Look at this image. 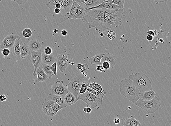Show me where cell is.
<instances>
[{
	"mask_svg": "<svg viewBox=\"0 0 171 126\" xmlns=\"http://www.w3.org/2000/svg\"><path fill=\"white\" fill-rule=\"evenodd\" d=\"M75 0H48L46 5L54 22L62 23L68 19L71 6Z\"/></svg>",
	"mask_w": 171,
	"mask_h": 126,
	"instance_id": "obj_1",
	"label": "cell"
},
{
	"mask_svg": "<svg viewBox=\"0 0 171 126\" xmlns=\"http://www.w3.org/2000/svg\"><path fill=\"white\" fill-rule=\"evenodd\" d=\"M105 9H94L86 10L82 20L88 25L90 29L94 28L99 34L105 30Z\"/></svg>",
	"mask_w": 171,
	"mask_h": 126,
	"instance_id": "obj_2",
	"label": "cell"
},
{
	"mask_svg": "<svg viewBox=\"0 0 171 126\" xmlns=\"http://www.w3.org/2000/svg\"><path fill=\"white\" fill-rule=\"evenodd\" d=\"M104 9L105 30L121 26L122 20L126 15L124 8L118 10Z\"/></svg>",
	"mask_w": 171,
	"mask_h": 126,
	"instance_id": "obj_3",
	"label": "cell"
},
{
	"mask_svg": "<svg viewBox=\"0 0 171 126\" xmlns=\"http://www.w3.org/2000/svg\"><path fill=\"white\" fill-rule=\"evenodd\" d=\"M119 86L121 94L128 100L134 103L139 100L140 92L131 80L127 78L122 80Z\"/></svg>",
	"mask_w": 171,
	"mask_h": 126,
	"instance_id": "obj_4",
	"label": "cell"
},
{
	"mask_svg": "<svg viewBox=\"0 0 171 126\" xmlns=\"http://www.w3.org/2000/svg\"><path fill=\"white\" fill-rule=\"evenodd\" d=\"M129 79L132 81L140 93L153 90L150 80L146 75L142 73H132L129 75Z\"/></svg>",
	"mask_w": 171,
	"mask_h": 126,
	"instance_id": "obj_5",
	"label": "cell"
},
{
	"mask_svg": "<svg viewBox=\"0 0 171 126\" xmlns=\"http://www.w3.org/2000/svg\"><path fill=\"white\" fill-rule=\"evenodd\" d=\"M134 104L150 114H153L159 110L161 103L159 98L156 96L153 100L147 101L139 99Z\"/></svg>",
	"mask_w": 171,
	"mask_h": 126,
	"instance_id": "obj_6",
	"label": "cell"
},
{
	"mask_svg": "<svg viewBox=\"0 0 171 126\" xmlns=\"http://www.w3.org/2000/svg\"><path fill=\"white\" fill-rule=\"evenodd\" d=\"M85 75L82 74L76 75L68 84L66 85V88L69 92L73 94L77 101L79 100L78 96L81 86L84 81L86 76Z\"/></svg>",
	"mask_w": 171,
	"mask_h": 126,
	"instance_id": "obj_7",
	"label": "cell"
},
{
	"mask_svg": "<svg viewBox=\"0 0 171 126\" xmlns=\"http://www.w3.org/2000/svg\"><path fill=\"white\" fill-rule=\"evenodd\" d=\"M78 99L83 101L87 104V107L92 110L96 108L100 104L99 98L87 91L84 93L79 94Z\"/></svg>",
	"mask_w": 171,
	"mask_h": 126,
	"instance_id": "obj_8",
	"label": "cell"
},
{
	"mask_svg": "<svg viewBox=\"0 0 171 126\" xmlns=\"http://www.w3.org/2000/svg\"><path fill=\"white\" fill-rule=\"evenodd\" d=\"M51 94L64 97L69 92L67 88L63 85V81H58L50 89Z\"/></svg>",
	"mask_w": 171,
	"mask_h": 126,
	"instance_id": "obj_9",
	"label": "cell"
},
{
	"mask_svg": "<svg viewBox=\"0 0 171 126\" xmlns=\"http://www.w3.org/2000/svg\"><path fill=\"white\" fill-rule=\"evenodd\" d=\"M21 37L17 35L10 34L6 36L1 43L0 47L1 49H10L13 47L17 39H21Z\"/></svg>",
	"mask_w": 171,
	"mask_h": 126,
	"instance_id": "obj_10",
	"label": "cell"
},
{
	"mask_svg": "<svg viewBox=\"0 0 171 126\" xmlns=\"http://www.w3.org/2000/svg\"><path fill=\"white\" fill-rule=\"evenodd\" d=\"M42 52L41 50L37 51L31 52V61L34 67V72L33 75L34 76H36V70L40 66L41 64Z\"/></svg>",
	"mask_w": 171,
	"mask_h": 126,
	"instance_id": "obj_11",
	"label": "cell"
},
{
	"mask_svg": "<svg viewBox=\"0 0 171 126\" xmlns=\"http://www.w3.org/2000/svg\"><path fill=\"white\" fill-rule=\"evenodd\" d=\"M68 61V60L66 54H60L57 56L56 58L57 67L62 73L64 72L67 68Z\"/></svg>",
	"mask_w": 171,
	"mask_h": 126,
	"instance_id": "obj_12",
	"label": "cell"
},
{
	"mask_svg": "<svg viewBox=\"0 0 171 126\" xmlns=\"http://www.w3.org/2000/svg\"><path fill=\"white\" fill-rule=\"evenodd\" d=\"M75 1L86 9L96 6L102 2L101 0H75Z\"/></svg>",
	"mask_w": 171,
	"mask_h": 126,
	"instance_id": "obj_13",
	"label": "cell"
},
{
	"mask_svg": "<svg viewBox=\"0 0 171 126\" xmlns=\"http://www.w3.org/2000/svg\"><path fill=\"white\" fill-rule=\"evenodd\" d=\"M120 7L118 6L115 4L111 3L102 2L100 5L97 6L93 7V8H87L86 10H89L94 9H107L109 10H118L121 8Z\"/></svg>",
	"mask_w": 171,
	"mask_h": 126,
	"instance_id": "obj_14",
	"label": "cell"
},
{
	"mask_svg": "<svg viewBox=\"0 0 171 126\" xmlns=\"http://www.w3.org/2000/svg\"><path fill=\"white\" fill-rule=\"evenodd\" d=\"M120 123L122 126H141L140 121L133 116L130 118H123Z\"/></svg>",
	"mask_w": 171,
	"mask_h": 126,
	"instance_id": "obj_15",
	"label": "cell"
},
{
	"mask_svg": "<svg viewBox=\"0 0 171 126\" xmlns=\"http://www.w3.org/2000/svg\"><path fill=\"white\" fill-rule=\"evenodd\" d=\"M48 100H51L53 101L59 105L62 108V109L67 107L65 104L64 100V97L58 95L51 94L50 93L48 95Z\"/></svg>",
	"mask_w": 171,
	"mask_h": 126,
	"instance_id": "obj_16",
	"label": "cell"
},
{
	"mask_svg": "<svg viewBox=\"0 0 171 126\" xmlns=\"http://www.w3.org/2000/svg\"><path fill=\"white\" fill-rule=\"evenodd\" d=\"M156 96H157L156 94L154 91L149 90L140 93L139 99L147 101L153 100Z\"/></svg>",
	"mask_w": 171,
	"mask_h": 126,
	"instance_id": "obj_17",
	"label": "cell"
},
{
	"mask_svg": "<svg viewBox=\"0 0 171 126\" xmlns=\"http://www.w3.org/2000/svg\"><path fill=\"white\" fill-rule=\"evenodd\" d=\"M42 111L44 114L51 117H53L57 113L54 111L48 100L44 102L43 105Z\"/></svg>",
	"mask_w": 171,
	"mask_h": 126,
	"instance_id": "obj_18",
	"label": "cell"
},
{
	"mask_svg": "<svg viewBox=\"0 0 171 126\" xmlns=\"http://www.w3.org/2000/svg\"><path fill=\"white\" fill-rule=\"evenodd\" d=\"M104 61H107L110 64L111 68H113L116 63V59L114 56L111 53H107L104 54L101 59V64Z\"/></svg>",
	"mask_w": 171,
	"mask_h": 126,
	"instance_id": "obj_19",
	"label": "cell"
},
{
	"mask_svg": "<svg viewBox=\"0 0 171 126\" xmlns=\"http://www.w3.org/2000/svg\"><path fill=\"white\" fill-rule=\"evenodd\" d=\"M78 3L75 1L71 6L68 17V19H78L77 11Z\"/></svg>",
	"mask_w": 171,
	"mask_h": 126,
	"instance_id": "obj_20",
	"label": "cell"
},
{
	"mask_svg": "<svg viewBox=\"0 0 171 126\" xmlns=\"http://www.w3.org/2000/svg\"><path fill=\"white\" fill-rule=\"evenodd\" d=\"M56 57L51 55H46L44 53L42 54V62L44 64L52 65L56 62Z\"/></svg>",
	"mask_w": 171,
	"mask_h": 126,
	"instance_id": "obj_21",
	"label": "cell"
},
{
	"mask_svg": "<svg viewBox=\"0 0 171 126\" xmlns=\"http://www.w3.org/2000/svg\"><path fill=\"white\" fill-rule=\"evenodd\" d=\"M36 73L37 75L36 80V82H37L45 81L48 78V75L44 72L42 67L40 66L37 68Z\"/></svg>",
	"mask_w": 171,
	"mask_h": 126,
	"instance_id": "obj_22",
	"label": "cell"
},
{
	"mask_svg": "<svg viewBox=\"0 0 171 126\" xmlns=\"http://www.w3.org/2000/svg\"><path fill=\"white\" fill-rule=\"evenodd\" d=\"M64 100L67 106H70L75 104L77 101L73 94L69 92L64 97Z\"/></svg>",
	"mask_w": 171,
	"mask_h": 126,
	"instance_id": "obj_23",
	"label": "cell"
},
{
	"mask_svg": "<svg viewBox=\"0 0 171 126\" xmlns=\"http://www.w3.org/2000/svg\"><path fill=\"white\" fill-rule=\"evenodd\" d=\"M28 45L30 52L38 51L40 50L42 47L41 43L35 39L30 40Z\"/></svg>",
	"mask_w": 171,
	"mask_h": 126,
	"instance_id": "obj_24",
	"label": "cell"
},
{
	"mask_svg": "<svg viewBox=\"0 0 171 126\" xmlns=\"http://www.w3.org/2000/svg\"><path fill=\"white\" fill-rule=\"evenodd\" d=\"M31 53L29 49L28 45L25 43H21L20 45V57L22 59H24L26 56Z\"/></svg>",
	"mask_w": 171,
	"mask_h": 126,
	"instance_id": "obj_25",
	"label": "cell"
},
{
	"mask_svg": "<svg viewBox=\"0 0 171 126\" xmlns=\"http://www.w3.org/2000/svg\"><path fill=\"white\" fill-rule=\"evenodd\" d=\"M105 54L99 53L89 58L88 62L91 65H101V61Z\"/></svg>",
	"mask_w": 171,
	"mask_h": 126,
	"instance_id": "obj_26",
	"label": "cell"
},
{
	"mask_svg": "<svg viewBox=\"0 0 171 126\" xmlns=\"http://www.w3.org/2000/svg\"><path fill=\"white\" fill-rule=\"evenodd\" d=\"M21 42V39H17L12 47L14 54L18 58L20 57V45Z\"/></svg>",
	"mask_w": 171,
	"mask_h": 126,
	"instance_id": "obj_27",
	"label": "cell"
},
{
	"mask_svg": "<svg viewBox=\"0 0 171 126\" xmlns=\"http://www.w3.org/2000/svg\"><path fill=\"white\" fill-rule=\"evenodd\" d=\"M87 91L90 92L93 94L95 95V96L98 97V98L100 99V104H102L103 98L104 96L106 94V93L105 92H102V93H100L94 90V89H92L91 88L89 87H87Z\"/></svg>",
	"mask_w": 171,
	"mask_h": 126,
	"instance_id": "obj_28",
	"label": "cell"
},
{
	"mask_svg": "<svg viewBox=\"0 0 171 126\" xmlns=\"http://www.w3.org/2000/svg\"><path fill=\"white\" fill-rule=\"evenodd\" d=\"M86 83L87 87L88 86L96 91L100 92V93L103 92L102 87L99 84L96 83V82H94L93 83H90V82L86 81Z\"/></svg>",
	"mask_w": 171,
	"mask_h": 126,
	"instance_id": "obj_29",
	"label": "cell"
},
{
	"mask_svg": "<svg viewBox=\"0 0 171 126\" xmlns=\"http://www.w3.org/2000/svg\"><path fill=\"white\" fill-rule=\"evenodd\" d=\"M51 65L44 64L42 67L44 72L48 75V78H50L52 77L54 75L51 69Z\"/></svg>",
	"mask_w": 171,
	"mask_h": 126,
	"instance_id": "obj_30",
	"label": "cell"
},
{
	"mask_svg": "<svg viewBox=\"0 0 171 126\" xmlns=\"http://www.w3.org/2000/svg\"><path fill=\"white\" fill-rule=\"evenodd\" d=\"M86 9L83 7L80 6L78 4L77 5V11H78V19H83L85 14Z\"/></svg>",
	"mask_w": 171,
	"mask_h": 126,
	"instance_id": "obj_31",
	"label": "cell"
},
{
	"mask_svg": "<svg viewBox=\"0 0 171 126\" xmlns=\"http://www.w3.org/2000/svg\"><path fill=\"white\" fill-rule=\"evenodd\" d=\"M48 101L50 105L53 109L54 111L56 113H57L60 110L63 109L59 105L55 103V102L54 101H53L51 100H48Z\"/></svg>",
	"mask_w": 171,
	"mask_h": 126,
	"instance_id": "obj_32",
	"label": "cell"
},
{
	"mask_svg": "<svg viewBox=\"0 0 171 126\" xmlns=\"http://www.w3.org/2000/svg\"><path fill=\"white\" fill-rule=\"evenodd\" d=\"M22 35L25 38H29L33 35V32L29 28H26L22 31Z\"/></svg>",
	"mask_w": 171,
	"mask_h": 126,
	"instance_id": "obj_33",
	"label": "cell"
},
{
	"mask_svg": "<svg viewBox=\"0 0 171 126\" xmlns=\"http://www.w3.org/2000/svg\"><path fill=\"white\" fill-rule=\"evenodd\" d=\"M125 0H112L111 3L117 5L122 8H124V4Z\"/></svg>",
	"mask_w": 171,
	"mask_h": 126,
	"instance_id": "obj_34",
	"label": "cell"
},
{
	"mask_svg": "<svg viewBox=\"0 0 171 126\" xmlns=\"http://www.w3.org/2000/svg\"><path fill=\"white\" fill-rule=\"evenodd\" d=\"M107 36L110 40H113L116 38V34L115 32L113 31L110 30L108 31Z\"/></svg>",
	"mask_w": 171,
	"mask_h": 126,
	"instance_id": "obj_35",
	"label": "cell"
},
{
	"mask_svg": "<svg viewBox=\"0 0 171 126\" xmlns=\"http://www.w3.org/2000/svg\"><path fill=\"white\" fill-rule=\"evenodd\" d=\"M87 91V85L86 84V81H84L81 86L80 91H79V94L84 93Z\"/></svg>",
	"mask_w": 171,
	"mask_h": 126,
	"instance_id": "obj_36",
	"label": "cell"
},
{
	"mask_svg": "<svg viewBox=\"0 0 171 126\" xmlns=\"http://www.w3.org/2000/svg\"><path fill=\"white\" fill-rule=\"evenodd\" d=\"M101 65L102 66L104 70H107L109 69V68H111L110 64L107 61H104L101 63Z\"/></svg>",
	"mask_w": 171,
	"mask_h": 126,
	"instance_id": "obj_37",
	"label": "cell"
},
{
	"mask_svg": "<svg viewBox=\"0 0 171 126\" xmlns=\"http://www.w3.org/2000/svg\"><path fill=\"white\" fill-rule=\"evenodd\" d=\"M57 67L56 62L53 64L51 66V69L54 75H57Z\"/></svg>",
	"mask_w": 171,
	"mask_h": 126,
	"instance_id": "obj_38",
	"label": "cell"
},
{
	"mask_svg": "<svg viewBox=\"0 0 171 126\" xmlns=\"http://www.w3.org/2000/svg\"><path fill=\"white\" fill-rule=\"evenodd\" d=\"M147 34L151 35L153 37H155L158 35V32L156 30H149L147 32Z\"/></svg>",
	"mask_w": 171,
	"mask_h": 126,
	"instance_id": "obj_39",
	"label": "cell"
},
{
	"mask_svg": "<svg viewBox=\"0 0 171 126\" xmlns=\"http://www.w3.org/2000/svg\"><path fill=\"white\" fill-rule=\"evenodd\" d=\"M53 53L52 48L49 47H47L44 48V53L46 55H51Z\"/></svg>",
	"mask_w": 171,
	"mask_h": 126,
	"instance_id": "obj_40",
	"label": "cell"
},
{
	"mask_svg": "<svg viewBox=\"0 0 171 126\" xmlns=\"http://www.w3.org/2000/svg\"><path fill=\"white\" fill-rule=\"evenodd\" d=\"M2 54L5 57H8L10 54V50L9 49L5 48L3 49L2 51Z\"/></svg>",
	"mask_w": 171,
	"mask_h": 126,
	"instance_id": "obj_41",
	"label": "cell"
},
{
	"mask_svg": "<svg viewBox=\"0 0 171 126\" xmlns=\"http://www.w3.org/2000/svg\"><path fill=\"white\" fill-rule=\"evenodd\" d=\"M28 0H15V2L17 3L18 5H24L27 2Z\"/></svg>",
	"mask_w": 171,
	"mask_h": 126,
	"instance_id": "obj_42",
	"label": "cell"
},
{
	"mask_svg": "<svg viewBox=\"0 0 171 126\" xmlns=\"http://www.w3.org/2000/svg\"><path fill=\"white\" fill-rule=\"evenodd\" d=\"M89 69L88 65L86 64H84L82 65V68L80 70L81 72L82 73H83L85 71Z\"/></svg>",
	"mask_w": 171,
	"mask_h": 126,
	"instance_id": "obj_43",
	"label": "cell"
},
{
	"mask_svg": "<svg viewBox=\"0 0 171 126\" xmlns=\"http://www.w3.org/2000/svg\"><path fill=\"white\" fill-rule=\"evenodd\" d=\"M83 110H84L85 112L90 114L92 111V109L90 107H86L84 108Z\"/></svg>",
	"mask_w": 171,
	"mask_h": 126,
	"instance_id": "obj_44",
	"label": "cell"
},
{
	"mask_svg": "<svg viewBox=\"0 0 171 126\" xmlns=\"http://www.w3.org/2000/svg\"><path fill=\"white\" fill-rule=\"evenodd\" d=\"M96 68L97 71H100V72H104V70L102 66H101V65H97Z\"/></svg>",
	"mask_w": 171,
	"mask_h": 126,
	"instance_id": "obj_45",
	"label": "cell"
},
{
	"mask_svg": "<svg viewBox=\"0 0 171 126\" xmlns=\"http://www.w3.org/2000/svg\"><path fill=\"white\" fill-rule=\"evenodd\" d=\"M7 100V98L5 95H0V101L3 102L6 101Z\"/></svg>",
	"mask_w": 171,
	"mask_h": 126,
	"instance_id": "obj_46",
	"label": "cell"
},
{
	"mask_svg": "<svg viewBox=\"0 0 171 126\" xmlns=\"http://www.w3.org/2000/svg\"><path fill=\"white\" fill-rule=\"evenodd\" d=\"M146 39L148 41L151 42L154 39V37L151 35H147L146 37Z\"/></svg>",
	"mask_w": 171,
	"mask_h": 126,
	"instance_id": "obj_47",
	"label": "cell"
},
{
	"mask_svg": "<svg viewBox=\"0 0 171 126\" xmlns=\"http://www.w3.org/2000/svg\"><path fill=\"white\" fill-rule=\"evenodd\" d=\"M114 122L115 124H119L120 122V120L119 118H115L114 119Z\"/></svg>",
	"mask_w": 171,
	"mask_h": 126,
	"instance_id": "obj_48",
	"label": "cell"
},
{
	"mask_svg": "<svg viewBox=\"0 0 171 126\" xmlns=\"http://www.w3.org/2000/svg\"><path fill=\"white\" fill-rule=\"evenodd\" d=\"M168 0H154V2H155V3L158 4L159 3H164L166 2Z\"/></svg>",
	"mask_w": 171,
	"mask_h": 126,
	"instance_id": "obj_49",
	"label": "cell"
},
{
	"mask_svg": "<svg viewBox=\"0 0 171 126\" xmlns=\"http://www.w3.org/2000/svg\"><path fill=\"white\" fill-rule=\"evenodd\" d=\"M100 36L101 37H105L107 36V33L104 31L100 33Z\"/></svg>",
	"mask_w": 171,
	"mask_h": 126,
	"instance_id": "obj_50",
	"label": "cell"
},
{
	"mask_svg": "<svg viewBox=\"0 0 171 126\" xmlns=\"http://www.w3.org/2000/svg\"><path fill=\"white\" fill-rule=\"evenodd\" d=\"M61 35L63 36H66L68 34V32L66 30H62L61 32Z\"/></svg>",
	"mask_w": 171,
	"mask_h": 126,
	"instance_id": "obj_51",
	"label": "cell"
},
{
	"mask_svg": "<svg viewBox=\"0 0 171 126\" xmlns=\"http://www.w3.org/2000/svg\"><path fill=\"white\" fill-rule=\"evenodd\" d=\"M76 68H77L78 70H80V71L82 69V65L80 64H78L77 66H76Z\"/></svg>",
	"mask_w": 171,
	"mask_h": 126,
	"instance_id": "obj_52",
	"label": "cell"
},
{
	"mask_svg": "<svg viewBox=\"0 0 171 126\" xmlns=\"http://www.w3.org/2000/svg\"><path fill=\"white\" fill-rule=\"evenodd\" d=\"M102 2H107V3H111L112 2V0H101Z\"/></svg>",
	"mask_w": 171,
	"mask_h": 126,
	"instance_id": "obj_53",
	"label": "cell"
},
{
	"mask_svg": "<svg viewBox=\"0 0 171 126\" xmlns=\"http://www.w3.org/2000/svg\"><path fill=\"white\" fill-rule=\"evenodd\" d=\"M53 32L55 34L57 33L58 32V30L56 29H54L53 30Z\"/></svg>",
	"mask_w": 171,
	"mask_h": 126,
	"instance_id": "obj_54",
	"label": "cell"
},
{
	"mask_svg": "<svg viewBox=\"0 0 171 126\" xmlns=\"http://www.w3.org/2000/svg\"><path fill=\"white\" fill-rule=\"evenodd\" d=\"M10 1H14V2H15V0H10Z\"/></svg>",
	"mask_w": 171,
	"mask_h": 126,
	"instance_id": "obj_55",
	"label": "cell"
},
{
	"mask_svg": "<svg viewBox=\"0 0 171 126\" xmlns=\"http://www.w3.org/2000/svg\"><path fill=\"white\" fill-rule=\"evenodd\" d=\"M2 0H0V3L2 1Z\"/></svg>",
	"mask_w": 171,
	"mask_h": 126,
	"instance_id": "obj_56",
	"label": "cell"
}]
</instances>
